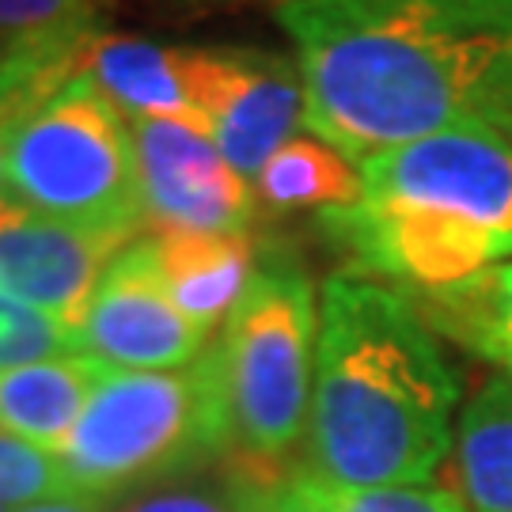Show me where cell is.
I'll return each mask as SVG.
<instances>
[{
    "mask_svg": "<svg viewBox=\"0 0 512 512\" xmlns=\"http://www.w3.org/2000/svg\"><path fill=\"white\" fill-rule=\"evenodd\" d=\"M304 129L353 164L456 126H512L501 0H274Z\"/></svg>",
    "mask_w": 512,
    "mask_h": 512,
    "instance_id": "obj_1",
    "label": "cell"
},
{
    "mask_svg": "<svg viewBox=\"0 0 512 512\" xmlns=\"http://www.w3.org/2000/svg\"><path fill=\"white\" fill-rule=\"evenodd\" d=\"M459 376L399 289L330 277L308 414V471L323 486H425L452 448Z\"/></svg>",
    "mask_w": 512,
    "mask_h": 512,
    "instance_id": "obj_2",
    "label": "cell"
},
{
    "mask_svg": "<svg viewBox=\"0 0 512 512\" xmlns=\"http://www.w3.org/2000/svg\"><path fill=\"white\" fill-rule=\"evenodd\" d=\"M361 202L319 213L361 274L391 289H448L512 262V141L456 126L361 160Z\"/></svg>",
    "mask_w": 512,
    "mask_h": 512,
    "instance_id": "obj_3",
    "label": "cell"
},
{
    "mask_svg": "<svg viewBox=\"0 0 512 512\" xmlns=\"http://www.w3.org/2000/svg\"><path fill=\"white\" fill-rule=\"evenodd\" d=\"M232 456L213 349L179 372L110 368L57 459L76 494L118 497Z\"/></svg>",
    "mask_w": 512,
    "mask_h": 512,
    "instance_id": "obj_4",
    "label": "cell"
},
{
    "mask_svg": "<svg viewBox=\"0 0 512 512\" xmlns=\"http://www.w3.org/2000/svg\"><path fill=\"white\" fill-rule=\"evenodd\" d=\"M319 304L293 258L258 251V270L213 342L232 429V463L281 478L308 437Z\"/></svg>",
    "mask_w": 512,
    "mask_h": 512,
    "instance_id": "obj_5",
    "label": "cell"
},
{
    "mask_svg": "<svg viewBox=\"0 0 512 512\" xmlns=\"http://www.w3.org/2000/svg\"><path fill=\"white\" fill-rule=\"evenodd\" d=\"M4 198L92 232L145 228L133 126L84 69L16 126Z\"/></svg>",
    "mask_w": 512,
    "mask_h": 512,
    "instance_id": "obj_6",
    "label": "cell"
},
{
    "mask_svg": "<svg viewBox=\"0 0 512 512\" xmlns=\"http://www.w3.org/2000/svg\"><path fill=\"white\" fill-rule=\"evenodd\" d=\"M129 126L145 224L156 232L251 236L258 217L255 183L243 179L205 133L164 118H137Z\"/></svg>",
    "mask_w": 512,
    "mask_h": 512,
    "instance_id": "obj_7",
    "label": "cell"
},
{
    "mask_svg": "<svg viewBox=\"0 0 512 512\" xmlns=\"http://www.w3.org/2000/svg\"><path fill=\"white\" fill-rule=\"evenodd\" d=\"M76 334L84 357L122 372L190 368L205 353L209 338L171 304L152 236L133 239L110 262Z\"/></svg>",
    "mask_w": 512,
    "mask_h": 512,
    "instance_id": "obj_8",
    "label": "cell"
},
{
    "mask_svg": "<svg viewBox=\"0 0 512 512\" xmlns=\"http://www.w3.org/2000/svg\"><path fill=\"white\" fill-rule=\"evenodd\" d=\"M304 80L293 57L255 46H202L205 137L255 183L277 148L304 126Z\"/></svg>",
    "mask_w": 512,
    "mask_h": 512,
    "instance_id": "obj_9",
    "label": "cell"
},
{
    "mask_svg": "<svg viewBox=\"0 0 512 512\" xmlns=\"http://www.w3.org/2000/svg\"><path fill=\"white\" fill-rule=\"evenodd\" d=\"M133 236L92 232L0 198V289L80 330L110 262Z\"/></svg>",
    "mask_w": 512,
    "mask_h": 512,
    "instance_id": "obj_10",
    "label": "cell"
},
{
    "mask_svg": "<svg viewBox=\"0 0 512 512\" xmlns=\"http://www.w3.org/2000/svg\"><path fill=\"white\" fill-rule=\"evenodd\" d=\"M84 73L107 99L137 118H164L205 133L202 114V46H164L152 38L95 35Z\"/></svg>",
    "mask_w": 512,
    "mask_h": 512,
    "instance_id": "obj_11",
    "label": "cell"
},
{
    "mask_svg": "<svg viewBox=\"0 0 512 512\" xmlns=\"http://www.w3.org/2000/svg\"><path fill=\"white\" fill-rule=\"evenodd\" d=\"M152 243L171 304L205 334L224 327L258 270L251 236L156 232Z\"/></svg>",
    "mask_w": 512,
    "mask_h": 512,
    "instance_id": "obj_12",
    "label": "cell"
},
{
    "mask_svg": "<svg viewBox=\"0 0 512 512\" xmlns=\"http://www.w3.org/2000/svg\"><path fill=\"white\" fill-rule=\"evenodd\" d=\"M107 372L84 353L0 372V429L57 456Z\"/></svg>",
    "mask_w": 512,
    "mask_h": 512,
    "instance_id": "obj_13",
    "label": "cell"
},
{
    "mask_svg": "<svg viewBox=\"0 0 512 512\" xmlns=\"http://www.w3.org/2000/svg\"><path fill=\"white\" fill-rule=\"evenodd\" d=\"M459 497L471 512H512V380L494 376L463 406L456 429Z\"/></svg>",
    "mask_w": 512,
    "mask_h": 512,
    "instance_id": "obj_14",
    "label": "cell"
},
{
    "mask_svg": "<svg viewBox=\"0 0 512 512\" xmlns=\"http://www.w3.org/2000/svg\"><path fill=\"white\" fill-rule=\"evenodd\" d=\"M258 202L274 213L296 209H349L361 202V167L319 137H300L277 148L255 179Z\"/></svg>",
    "mask_w": 512,
    "mask_h": 512,
    "instance_id": "obj_15",
    "label": "cell"
},
{
    "mask_svg": "<svg viewBox=\"0 0 512 512\" xmlns=\"http://www.w3.org/2000/svg\"><path fill=\"white\" fill-rule=\"evenodd\" d=\"M258 482L277 478H255L228 463L224 475L213 478H167L156 486H145L129 494L118 512H251V494Z\"/></svg>",
    "mask_w": 512,
    "mask_h": 512,
    "instance_id": "obj_16",
    "label": "cell"
},
{
    "mask_svg": "<svg viewBox=\"0 0 512 512\" xmlns=\"http://www.w3.org/2000/svg\"><path fill=\"white\" fill-rule=\"evenodd\" d=\"M80 353V334L0 289V372Z\"/></svg>",
    "mask_w": 512,
    "mask_h": 512,
    "instance_id": "obj_17",
    "label": "cell"
},
{
    "mask_svg": "<svg viewBox=\"0 0 512 512\" xmlns=\"http://www.w3.org/2000/svg\"><path fill=\"white\" fill-rule=\"evenodd\" d=\"M76 494L65 463L54 452H42L27 440L0 429V505H38Z\"/></svg>",
    "mask_w": 512,
    "mask_h": 512,
    "instance_id": "obj_18",
    "label": "cell"
},
{
    "mask_svg": "<svg viewBox=\"0 0 512 512\" xmlns=\"http://www.w3.org/2000/svg\"><path fill=\"white\" fill-rule=\"evenodd\" d=\"M403 293V289H399ZM418 311H456V315H478L512 330V262L490 266L486 274H475L448 289L429 293H403Z\"/></svg>",
    "mask_w": 512,
    "mask_h": 512,
    "instance_id": "obj_19",
    "label": "cell"
},
{
    "mask_svg": "<svg viewBox=\"0 0 512 512\" xmlns=\"http://www.w3.org/2000/svg\"><path fill=\"white\" fill-rule=\"evenodd\" d=\"M311 478V475H308ZM330 512H471L463 497L440 486H372V490H342L311 478Z\"/></svg>",
    "mask_w": 512,
    "mask_h": 512,
    "instance_id": "obj_20",
    "label": "cell"
},
{
    "mask_svg": "<svg viewBox=\"0 0 512 512\" xmlns=\"http://www.w3.org/2000/svg\"><path fill=\"white\" fill-rule=\"evenodd\" d=\"M418 311V308H414ZM421 323L429 330L448 334L452 342H459L463 349H471L478 357L494 361L501 368V376L512 380V330L490 319H478V315H456V311H418Z\"/></svg>",
    "mask_w": 512,
    "mask_h": 512,
    "instance_id": "obj_21",
    "label": "cell"
},
{
    "mask_svg": "<svg viewBox=\"0 0 512 512\" xmlns=\"http://www.w3.org/2000/svg\"><path fill=\"white\" fill-rule=\"evenodd\" d=\"M84 16H95L92 0H0V35H42Z\"/></svg>",
    "mask_w": 512,
    "mask_h": 512,
    "instance_id": "obj_22",
    "label": "cell"
},
{
    "mask_svg": "<svg viewBox=\"0 0 512 512\" xmlns=\"http://www.w3.org/2000/svg\"><path fill=\"white\" fill-rule=\"evenodd\" d=\"M251 512H330L308 475H285L277 482H258L251 494Z\"/></svg>",
    "mask_w": 512,
    "mask_h": 512,
    "instance_id": "obj_23",
    "label": "cell"
},
{
    "mask_svg": "<svg viewBox=\"0 0 512 512\" xmlns=\"http://www.w3.org/2000/svg\"><path fill=\"white\" fill-rule=\"evenodd\" d=\"M19 512H107V501L84 497V494H69V497H54V501H38V505L19 509Z\"/></svg>",
    "mask_w": 512,
    "mask_h": 512,
    "instance_id": "obj_24",
    "label": "cell"
},
{
    "mask_svg": "<svg viewBox=\"0 0 512 512\" xmlns=\"http://www.w3.org/2000/svg\"><path fill=\"white\" fill-rule=\"evenodd\" d=\"M505 4V16H509V23H512V0H501Z\"/></svg>",
    "mask_w": 512,
    "mask_h": 512,
    "instance_id": "obj_25",
    "label": "cell"
},
{
    "mask_svg": "<svg viewBox=\"0 0 512 512\" xmlns=\"http://www.w3.org/2000/svg\"><path fill=\"white\" fill-rule=\"evenodd\" d=\"M190 4H220V0H190Z\"/></svg>",
    "mask_w": 512,
    "mask_h": 512,
    "instance_id": "obj_26",
    "label": "cell"
},
{
    "mask_svg": "<svg viewBox=\"0 0 512 512\" xmlns=\"http://www.w3.org/2000/svg\"><path fill=\"white\" fill-rule=\"evenodd\" d=\"M505 137H509V141H512V126H509V129H505Z\"/></svg>",
    "mask_w": 512,
    "mask_h": 512,
    "instance_id": "obj_27",
    "label": "cell"
},
{
    "mask_svg": "<svg viewBox=\"0 0 512 512\" xmlns=\"http://www.w3.org/2000/svg\"><path fill=\"white\" fill-rule=\"evenodd\" d=\"M0 61H4V50H0Z\"/></svg>",
    "mask_w": 512,
    "mask_h": 512,
    "instance_id": "obj_28",
    "label": "cell"
},
{
    "mask_svg": "<svg viewBox=\"0 0 512 512\" xmlns=\"http://www.w3.org/2000/svg\"><path fill=\"white\" fill-rule=\"evenodd\" d=\"M0 512H8V509H4V505H0Z\"/></svg>",
    "mask_w": 512,
    "mask_h": 512,
    "instance_id": "obj_29",
    "label": "cell"
}]
</instances>
